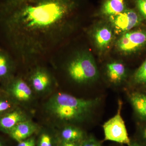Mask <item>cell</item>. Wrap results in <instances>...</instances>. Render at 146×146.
Returning <instances> with one entry per match:
<instances>
[{
    "mask_svg": "<svg viewBox=\"0 0 146 146\" xmlns=\"http://www.w3.org/2000/svg\"><path fill=\"white\" fill-rule=\"evenodd\" d=\"M76 7L75 0H6L0 5V23L16 55L32 61L57 46Z\"/></svg>",
    "mask_w": 146,
    "mask_h": 146,
    "instance_id": "6da1fadb",
    "label": "cell"
},
{
    "mask_svg": "<svg viewBox=\"0 0 146 146\" xmlns=\"http://www.w3.org/2000/svg\"><path fill=\"white\" fill-rule=\"evenodd\" d=\"M100 100L84 99L64 93L54 95L45 105L46 112L61 122H80L91 115Z\"/></svg>",
    "mask_w": 146,
    "mask_h": 146,
    "instance_id": "7a4b0ae2",
    "label": "cell"
},
{
    "mask_svg": "<svg viewBox=\"0 0 146 146\" xmlns=\"http://www.w3.org/2000/svg\"><path fill=\"white\" fill-rule=\"evenodd\" d=\"M67 70L73 81L81 84L94 81L99 76L94 58L86 52L79 53L75 55L68 63Z\"/></svg>",
    "mask_w": 146,
    "mask_h": 146,
    "instance_id": "3957f363",
    "label": "cell"
},
{
    "mask_svg": "<svg viewBox=\"0 0 146 146\" xmlns=\"http://www.w3.org/2000/svg\"><path fill=\"white\" fill-rule=\"evenodd\" d=\"M122 102L119 100L117 112L116 115L104 123L103 128L104 140L125 144L129 146L130 139L128 135L125 123L121 115Z\"/></svg>",
    "mask_w": 146,
    "mask_h": 146,
    "instance_id": "277c9868",
    "label": "cell"
},
{
    "mask_svg": "<svg viewBox=\"0 0 146 146\" xmlns=\"http://www.w3.org/2000/svg\"><path fill=\"white\" fill-rule=\"evenodd\" d=\"M110 21L115 31L118 33H124L138 25L141 18L138 13L133 9H125L121 13L110 16Z\"/></svg>",
    "mask_w": 146,
    "mask_h": 146,
    "instance_id": "5b68a950",
    "label": "cell"
},
{
    "mask_svg": "<svg viewBox=\"0 0 146 146\" xmlns=\"http://www.w3.org/2000/svg\"><path fill=\"white\" fill-rule=\"evenodd\" d=\"M146 44V31L137 30L123 33L118 40L117 46L121 52L130 53Z\"/></svg>",
    "mask_w": 146,
    "mask_h": 146,
    "instance_id": "8992f818",
    "label": "cell"
},
{
    "mask_svg": "<svg viewBox=\"0 0 146 146\" xmlns=\"http://www.w3.org/2000/svg\"><path fill=\"white\" fill-rule=\"evenodd\" d=\"M6 88L8 96L16 102L27 103L32 100L33 90L23 80L20 78L10 79Z\"/></svg>",
    "mask_w": 146,
    "mask_h": 146,
    "instance_id": "52a82bcc",
    "label": "cell"
},
{
    "mask_svg": "<svg viewBox=\"0 0 146 146\" xmlns=\"http://www.w3.org/2000/svg\"><path fill=\"white\" fill-rule=\"evenodd\" d=\"M31 87L33 91L42 94L48 91L52 86V79L49 73L44 68H35L29 78Z\"/></svg>",
    "mask_w": 146,
    "mask_h": 146,
    "instance_id": "ba28073f",
    "label": "cell"
},
{
    "mask_svg": "<svg viewBox=\"0 0 146 146\" xmlns=\"http://www.w3.org/2000/svg\"><path fill=\"white\" fill-rule=\"evenodd\" d=\"M29 119V116L25 111L15 108L0 116V130L8 134L19 123Z\"/></svg>",
    "mask_w": 146,
    "mask_h": 146,
    "instance_id": "9c48e42d",
    "label": "cell"
},
{
    "mask_svg": "<svg viewBox=\"0 0 146 146\" xmlns=\"http://www.w3.org/2000/svg\"><path fill=\"white\" fill-rule=\"evenodd\" d=\"M38 130L36 124L30 119L19 123L8 134L18 143L31 137Z\"/></svg>",
    "mask_w": 146,
    "mask_h": 146,
    "instance_id": "30bf717a",
    "label": "cell"
},
{
    "mask_svg": "<svg viewBox=\"0 0 146 146\" xmlns=\"http://www.w3.org/2000/svg\"><path fill=\"white\" fill-rule=\"evenodd\" d=\"M129 99L136 114L141 119L146 121V93L133 92L130 94Z\"/></svg>",
    "mask_w": 146,
    "mask_h": 146,
    "instance_id": "8fae6325",
    "label": "cell"
},
{
    "mask_svg": "<svg viewBox=\"0 0 146 146\" xmlns=\"http://www.w3.org/2000/svg\"><path fill=\"white\" fill-rule=\"evenodd\" d=\"M112 30L108 27L103 26L97 29L94 34V39L97 48L100 50L107 48L113 39Z\"/></svg>",
    "mask_w": 146,
    "mask_h": 146,
    "instance_id": "7c38bea8",
    "label": "cell"
},
{
    "mask_svg": "<svg viewBox=\"0 0 146 146\" xmlns=\"http://www.w3.org/2000/svg\"><path fill=\"white\" fill-rule=\"evenodd\" d=\"M61 141L68 142H80L84 139L83 131L74 126H65L60 133Z\"/></svg>",
    "mask_w": 146,
    "mask_h": 146,
    "instance_id": "4fadbf2b",
    "label": "cell"
},
{
    "mask_svg": "<svg viewBox=\"0 0 146 146\" xmlns=\"http://www.w3.org/2000/svg\"><path fill=\"white\" fill-rule=\"evenodd\" d=\"M107 75L110 80L113 83H118L124 78L126 68L122 63L114 62L108 63L106 66Z\"/></svg>",
    "mask_w": 146,
    "mask_h": 146,
    "instance_id": "5bb4252c",
    "label": "cell"
},
{
    "mask_svg": "<svg viewBox=\"0 0 146 146\" xmlns=\"http://www.w3.org/2000/svg\"><path fill=\"white\" fill-rule=\"evenodd\" d=\"M124 0H106L102 9V13L106 16H112L125 10Z\"/></svg>",
    "mask_w": 146,
    "mask_h": 146,
    "instance_id": "9a60e30c",
    "label": "cell"
},
{
    "mask_svg": "<svg viewBox=\"0 0 146 146\" xmlns=\"http://www.w3.org/2000/svg\"><path fill=\"white\" fill-rule=\"evenodd\" d=\"M13 69V62L9 55L0 50V80H9Z\"/></svg>",
    "mask_w": 146,
    "mask_h": 146,
    "instance_id": "2e32d148",
    "label": "cell"
},
{
    "mask_svg": "<svg viewBox=\"0 0 146 146\" xmlns=\"http://www.w3.org/2000/svg\"><path fill=\"white\" fill-rule=\"evenodd\" d=\"M133 81L136 85L146 86V59L135 72Z\"/></svg>",
    "mask_w": 146,
    "mask_h": 146,
    "instance_id": "e0dca14e",
    "label": "cell"
},
{
    "mask_svg": "<svg viewBox=\"0 0 146 146\" xmlns=\"http://www.w3.org/2000/svg\"><path fill=\"white\" fill-rule=\"evenodd\" d=\"M15 104L16 102L9 97H0V116L15 108Z\"/></svg>",
    "mask_w": 146,
    "mask_h": 146,
    "instance_id": "ac0fdd59",
    "label": "cell"
},
{
    "mask_svg": "<svg viewBox=\"0 0 146 146\" xmlns=\"http://www.w3.org/2000/svg\"><path fill=\"white\" fill-rule=\"evenodd\" d=\"M38 146H54V141L52 135L47 132H44L39 136Z\"/></svg>",
    "mask_w": 146,
    "mask_h": 146,
    "instance_id": "d6986e66",
    "label": "cell"
},
{
    "mask_svg": "<svg viewBox=\"0 0 146 146\" xmlns=\"http://www.w3.org/2000/svg\"><path fill=\"white\" fill-rule=\"evenodd\" d=\"M135 3L141 16L146 19V0H135Z\"/></svg>",
    "mask_w": 146,
    "mask_h": 146,
    "instance_id": "ffe728a7",
    "label": "cell"
},
{
    "mask_svg": "<svg viewBox=\"0 0 146 146\" xmlns=\"http://www.w3.org/2000/svg\"><path fill=\"white\" fill-rule=\"evenodd\" d=\"M80 146H102L101 144L93 137L84 139L80 143Z\"/></svg>",
    "mask_w": 146,
    "mask_h": 146,
    "instance_id": "44dd1931",
    "label": "cell"
},
{
    "mask_svg": "<svg viewBox=\"0 0 146 146\" xmlns=\"http://www.w3.org/2000/svg\"><path fill=\"white\" fill-rule=\"evenodd\" d=\"M36 142L34 137H30L27 139H25L18 143L17 146H35Z\"/></svg>",
    "mask_w": 146,
    "mask_h": 146,
    "instance_id": "7402d4cb",
    "label": "cell"
},
{
    "mask_svg": "<svg viewBox=\"0 0 146 146\" xmlns=\"http://www.w3.org/2000/svg\"><path fill=\"white\" fill-rule=\"evenodd\" d=\"M139 134L141 140V143L146 145V125L141 128Z\"/></svg>",
    "mask_w": 146,
    "mask_h": 146,
    "instance_id": "603a6c76",
    "label": "cell"
},
{
    "mask_svg": "<svg viewBox=\"0 0 146 146\" xmlns=\"http://www.w3.org/2000/svg\"><path fill=\"white\" fill-rule=\"evenodd\" d=\"M81 142H68L61 141V143L59 146H80Z\"/></svg>",
    "mask_w": 146,
    "mask_h": 146,
    "instance_id": "cb8c5ba5",
    "label": "cell"
},
{
    "mask_svg": "<svg viewBox=\"0 0 146 146\" xmlns=\"http://www.w3.org/2000/svg\"><path fill=\"white\" fill-rule=\"evenodd\" d=\"M129 146H146L145 145L138 141H131L130 145Z\"/></svg>",
    "mask_w": 146,
    "mask_h": 146,
    "instance_id": "d4e9b609",
    "label": "cell"
},
{
    "mask_svg": "<svg viewBox=\"0 0 146 146\" xmlns=\"http://www.w3.org/2000/svg\"><path fill=\"white\" fill-rule=\"evenodd\" d=\"M0 146H5L3 143L1 139H0Z\"/></svg>",
    "mask_w": 146,
    "mask_h": 146,
    "instance_id": "484cf974",
    "label": "cell"
},
{
    "mask_svg": "<svg viewBox=\"0 0 146 146\" xmlns=\"http://www.w3.org/2000/svg\"></svg>",
    "mask_w": 146,
    "mask_h": 146,
    "instance_id": "4316f807",
    "label": "cell"
}]
</instances>
